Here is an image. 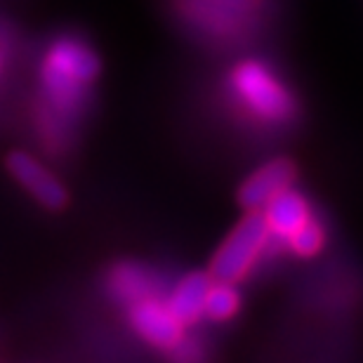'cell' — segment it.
I'll use <instances>...</instances> for the list:
<instances>
[{
	"label": "cell",
	"mask_w": 363,
	"mask_h": 363,
	"mask_svg": "<svg viewBox=\"0 0 363 363\" xmlns=\"http://www.w3.org/2000/svg\"><path fill=\"white\" fill-rule=\"evenodd\" d=\"M264 217L269 224V231H279V234L290 236L297 227H302L307 222V206H304L302 196H297L295 191L276 194L274 199L264 206Z\"/></svg>",
	"instance_id": "8"
},
{
	"label": "cell",
	"mask_w": 363,
	"mask_h": 363,
	"mask_svg": "<svg viewBox=\"0 0 363 363\" xmlns=\"http://www.w3.org/2000/svg\"><path fill=\"white\" fill-rule=\"evenodd\" d=\"M213 281L215 279L210 274L194 272V274H186L175 286V290H172L168 304L184 325L196 323L206 314V297H208L210 286H213Z\"/></svg>",
	"instance_id": "7"
},
{
	"label": "cell",
	"mask_w": 363,
	"mask_h": 363,
	"mask_svg": "<svg viewBox=\"0 0 363 363\" xmlns=\"http://www.w3.org/2000/svg\"><path fill=\"white\" fill-rule=\"evenodd\" d=\"M236 88L241 90L243 97H248L257 111L269 116H279L283 111L286 97H283L281 88L255 64H245L236 71Z\"/></svg>",
	"instance_id": "6"
},
{
	"label": "cell",
	"mask_w": 363,
	"mask_h": 363,
	"mask_svg": "<svg viewBox=\"0 0 363 363\" xmlns=\"http://www.w3.org/2000/svg\"><path fill=\"white\" fill-rule=\"evenodd\" d=\"M238 304L241 300H238V293L229 281H213L206 297V316H210L213 321H227L238 311Z\"/></svg>",
	"instance_id": "10"
},
{
	"label": "cell",
	"mask_w": 363,
	"mask_h": 363,
	"mask_svg": "<svg viewBox=\"0 0 363 363\" xmlns=\"http://www.w3.org/2000/svg\"><path fill=\"white\" fill-rule=\"evenodd\" d=\"M116 295L128 302L151 295V276L140 267H118L111 276Z\"/></svg>",
	"instance_id": "9"
},
{
	"label": "cell",
	"mask_w": 363,
	"mask_h": 363,
	"mask_svg": "<svg viewBox=\"0 0 363 363\" xmlns=\"http://www.w3.org/2000/svg\"><path fill=\"white\" fill-rule=\"evenodd\" d=\"M7 170L10 175L33 196L40 206L48 210H62L69 203L67 186L50 172L45 165L35 161L33 156L24 154V151H12L7 156Z\"/></svg>",
	"instance_id": "4"
},
{
	"label": "cell",
	"mask_w": 363,
	"mask_h": 363,
	"mask_svg": "<svg viewBox=\"0 0 363 363\" xmlns=\"http://www.w3.org/2000/svg\"><path fill=\"white\" fill-rule=\"evenodd\" d=\"M130 323L149 345L161 350H175L184 340V323L175 316L170 304H163L154 295L130 302Z\"/></svg>",
	"instance_id": "3"
},
{
	"label": "cell",
	"mask_w": 363,
	"mask_h": 363,
	"mask_svg": "<svg viewBox=\"0 0 363 363\" xmlns=\"http://www.w3.org/2000/svg\"><path fill=\"white\" fill-rule=\"evenodd\" d=\"M295 165L288 158H279L272 161L269 165L259 168L245 184L238 189V203L248 210H264V206L269 203L276 194L286 191L290 184L295 182Z\"/></svg>",
	"instance_id": "5"
},
{
	"label": "cell",
	"mask_w": 363,
	"mask_h": 363,
	"mask_svg": "<svg viewBox=\"0 0 363 363\" xmlns=\"http://www.w3.org/2000/svg\"><path fill=\"white\" fill-rule=\"evenodd\" d=\"M97 74L99 60L90 45L76 38L57 40L40 67V85L50 108L60 113H76Z\"/></svg>",
	"instance_id": "1"
},
{
	"label": "cell",
	"mask_w": 363,
	"mask_h": 363,
	"mask_svg": "<svg viewBox=\"0 0 363 363\" xmlns=\"http://www.w3.org/2000/svg\"><path fill=\"white\" fill-rule=\"evenodd\" d=\"M290 245H293V250L297 255H314V252L321 250L323 234L314 222L307 220L302 227H297L293 234H290Z\"/></svg>",
	"instance_id": "11"
},
{
	"label": "cell",
	"mask_w": 363,
	"mask_h": 363,
	"mask_svg": "<svg viewBox=\"0 0 363 363\" xmlns=\"http://www.w3.org/2000/svg\"><path fill=\"white\" fill-rule=\"evenodd\" d=\"M267 234H269V224H267L264 213L262 210H250V215H245L236 224V229L217 250L213 267H210V276L215 281H241L257 259L267 241Z\"/></svg>",
	"instance_id": "2"
}]
</instances>
